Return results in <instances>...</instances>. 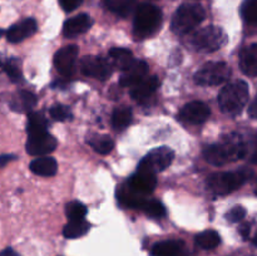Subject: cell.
I'll return each mask as SVG.
<instances>
[{"label":"cell","mask_w":257,"mask_h":256,"mask_svg":"<svg viewBox=\"0 0 257 256\" xmlns=\"http://www.w3.org/2000/svg\"><path fill=\"white\" fill-rule=\"evenodd\" d=\"M206 161L213 166H225L247 156V143L242 138L233 136L221 143L210 145L203 150Z\"/></svg>","instance_id":"obj_1"},{"label":"cell","mask_w":257,"mask_h":256,"mask_svg":"<svg viewBox=\"0 0 257 256\" xmlns=\"http://www.w3.org/2000/svg\"><path fill=\"white\" fill-rule=\"evenodd\" d=\"M248 85L243 80H235L222 88L218 95L221 110L226 114L236 115L241 113L248 100Z\"/></svg>","instance_id":"obj_2"},{"label":"cell","mask_w":257,"mask_h":256,"mask_svg":"<svg viewBox=\"0 0 257 256\" xmlns=\"http://www.w3.org/2000/svg\"><path fill=\"white\" fill-rule=\"evenodd\" d=\"M162 23V12L160 8L148 3L138 5L136 9L133 32L137 39H145L155 34Z\"/></svg>","instance_id":"obj_3"},{"label":"cell","mask_w":257,"mask_h":256,"mask_svg":"<svg viewBox=\"0 0 257 256\" xmlns=\"http://www.w3.org/2000/svg\"><path fill=\"white\" fill-rule=\"evenodd\" d=\"M206 13L198 4H183L176 10L171 23V29L175 34L185 35L192 32L205 20Z\"/></svg>","instance_id":"obj_4"},{"label":"cell","mask_w":257,"mask_h":256,"mask_svg":"<svg viewBox=\"0 0 257 256\" xmlns=\"http://www.w3.org/2000/svg\"><path fill=\"white\" fill-rule=\"evenodd\" d=\"M227 43V35L221 28L207 27L195 32L190 38V45L201 53H212Z\"/></svg>","instance_id":"obj_5"},{"label":"cell","mask_w":257,"mask_h":256,"mask_svg":"<svg viewBox=\"0 0 257 256\" xmlns=\"http://www.w3.org/2000/svg\"><path fill=\"white\" fill-rule=\"evenodd\" d=\"M250 176V171L245 170L236 172H216L207 178V187L216 195H228L240 188Z\"/></svg>","instance_id":"obj_6"},{"label":"cell","mask_w":257,"mask_h":256,"mask_svg":"<svg viewBox=\"0 0 257 256\" xmlns=\"http://www.w3.org/2000/svg\"><path fill=\"white\" fill-rule=\"evenodd\" d=\"M231 77V68L225 62H208L195 74V82L200 85H218Z\"/></svg>","instance_id":"obj_7"},{"label":"cell","mask_w":257,"mask_h":256,"mask_svg":"<svg viewBox=\"0 0 257 256\" xmlns=\"http://www.w3.org/2000/svg\"><path fill=\"white\" fill-rule=\"evenodd\" d=\"M175 153L168 147H158L148 152L138 165V171L148 173L162 172L172 163Z\"/></svg>","instance_id":"obj_8"},{"label":"cell","mask_w":257,"mask_h":256,"mask_svg":"<svg viewBox=\"0 0 257 256\" xmlns=\"http://www.w3.org/2000/svg\"><path fill=\"white\" fill-rule=\"evenodd\" d=\"M79 49L75 45H67L55 53L54 67L60 75L69 78L77 70V58Z\"/></svg>","instance_id":"obj_9"},{"label":"cell","mask_w":257,"mask_h":256,"mask_svg":"<svg viewBox=\"0 0 257 256\" xmlns=\"http://www.w3.org/2000/svg\"><path fill=\"white\" fill-rule=\"evenodd\" d=\"M80 70L87 77L104 80L112 74V65L100 57H84L80 60Z\"/></svg>","instance_id":"obj_10"},{"label":"cell","mask_w":257,"mask_h":256,"mask_svg":"<svg viewBox=\"0 0 257 256\" xmlns=\"http://www.w3.org/2000/svg\"><path fill=\"white\" fill-rule=\"evenodd\" d=\"M55 148H57V140L48 132L32 135L28 138L27 152L32 156L37 157L47 156Z\"/></svg>","instance_id":"obj_11"},{"label":"cell","mask_w":257,"mask_h":256,"mask_svg":"<svg viewBox=\"0 0 257 256\" xmlns=\"http://www.w3.org/2000/svg\"><path fill=\"white\" fill-rule=\"evenodd\" d=\"M211 114V110L208 105H206L203 102H190L181 109L180 119L185 123L190 124H201L205 122Z\"/></svg>","instance_id":"obj_12"},{"label":"cell","mask_w":257,"mask_h":256,"mask_svg":"<svg viewBox=\"0 0 257 256\" xmlns=\"http://www.w3.org/2000/svg\"><path fill=\"white\" fill-rule=\"evenodd\" d=\"M38 29V24L33 18L22 20L13 27H10L7 32V39L10 43H20L27 38L35 34Z\"/></svg>","instance_id":"obj_13"},{"label":"cell","mask_w":257,"mask_h":256,"mask_svg":"<svg viewBox=\"0 0 257 256\" xmlns=\"http://www.w3.org/2000/svg\"><path fill=\"white\" fill-rule=\"evenodd\" d=\"M127 183L133 191H136L140 195L146 196L155 191L156 185H157V178H156V175H153V173L137 171V173H135L128 180Z\"/></svg>","instance_id":"obj_14"},{"label":"cell","mask_w":257,"mask_h":256,"mask_svg":"<svg viewBox=\"0 0 257 256\" xmlns=\"http://www.w3.org/2000/svg\"><path fill=\"white\" fill-rule=\"evenodd\" d=\"M93 20L88 14H78L75 17L70 18L64 23L63 27V34L65 38H77L78 35H82L92 27Z\"/></svg>","instance_id":"obj_15"},{"label":"cell","mask_w":257,"mask_h":256,"mask_svg":"<svg viewBox=\"0 0 257 256\" xmlns=\"http://www.w3.org/2000/svg\"><path fill=\"white\" fill-rule=\"evenodd\" d=\"M148 73V64L143 60H135L131 67L123 70L122 75H120L119 84L122 87H133L137 84L138 82L146 78Z\"/></svg>","instance_id":"obj_16"},{"label":"cell","mask_w":257,"mask_h":256,"mask_svg":"<svg viewBox=\"0 0 257 256\" xmlns=\"http://www.w3.org/2000/svg\"><path fill=\"white\" fill-rule=\"evenodd\" d=\"M160 87V79L157 75H151L148 78H143L141 82L133 85L131 89V97L136 100H145L150 98Z\"/></svg>","instance_id":"obj_17"},{"label":"cell","mask_w":257,"mask_h":256,"mask_svg":"<svg viewBox=\"0 0 257 256\" xmlns=\"http://www.w3.org/2000/svg\"><path fill=\"white\" fill-rule=\"evenodd\" d=\"M240 68L243 74L257 77V44H250L241 50Z\"/></svg>","instance_id":"obj_18"},{"label":"cell","mask_w":257,"mask_h":256,"mask_svg":"<svg viewBox=\"0 0 257 256\" xmlns=\"http://www.w3.org/2000/svg\"><path fill=\"white\" fill-rule=\"evenodd\" d=\"M153 256H188L185 243L178 240H167L157 242L152 247Z\"/></svg>","instance_id":"obj_19"},{"label":"cell","mask_w":257,"mask_h":256,"mask_svg":"<svg viewBox=\"0 0 257 256\" xmlns=\"http://www.w3.org/2000/svg\"><path fill=\"white\" fill-rule=\"evenodd\" d=\"M117 197L120 205L124 206V207L138 208V210H141V207H142V205L146 201L145 196L140 195V193H137L136 191H133L132 188L128 186V183L122 185L118 188Z\"/></svg>","instance_id":"obj_20"},{"label":"cell","mask_w":257,"mask_h":256,"mask_svg":"<svg viewBox=\"0 0 257 256\" xmlns=\"http://www.w3.org/2000/svg\"><path fill=\"white\" fill-rule=\"evenodd\" d=\"M30 170L35 175L42 176V177H52L57 173L58 163L54 158L49 156H42L30 162Z\"/></svg>","instance_id":"obj_21"},{"label":"cell","mask_w":257,"mask_h":256,"mask_svg":"<svg viewBox=\"0 0 257 256\" xmlns=\"http://www.w3.org/2000/svg\"><path fill=\"white\" fill-rule=\"evenodd\" d=\"M37 104V98L32 92L28 90H20L15 97L10 100V108L15 112H29Z\"/></svg>","instance_id":"obj_22"},{"label":"cell","mask_w":257,"mask_h":256,"mask_svg":"<svg viewBox=\"0 0 257 256\" xmlns=\"http://www.w3.org/2000/svg\"><path fill=\"white\" fill-rule=\"evenodd\" d=\"M109 58L112 59L113 64L119 68L120 70H125L135 62L132 52L130 49H124V48H113V49H110Z\"/></svg>","instance_id":"obj_23"},{"label":"cell","mask_w":257,"mask_h":256,"mask_svg":"<svg viewBox=\"0 0 257 256\" xmlns=\"http://www.w3.org/2000/svg\"><path fill=\"white\" fill-rule=\"evenodd\" d=\"M90 225L83 220H70L63 228V235L67 238H78L84 236L89 231Z\"/></svg>","instance_id":"obj_24"},{"label":"cell","mask_w":257,"mask_h":256,"mask_svg":"<svg viewBox=\"0 0 257 256\" xmlns=\"http://www.w3.org/2000/svg\"><path fill=\"white\" fill-rule=\"evenodd\" d=\"M108 9L119 17L125 18L136 9V0H104Z\"/></svg>","instance_id":"obj_25"},{"label":"cell","mask_w":257,"mask_h":256,"mask_svg":"<svg viewBox=\"0 0 257 256\" xmlns=\"http://www.w3.org/2000/svg\"><path fill=\"white\" fill-rule=\"evenodd\" d=\"M48 120L44 114L40 112H30L28 115V135H38V133L48 132Z\"/></svg>","instance_id":"obj_26"},{"label":"cell","mask_w":257,"mask_h":256,"mask_svg":"<svg viewBox=\"0 0 257 256\" xmlns=\"http://www.w3.org/2000/svg\"><path fill=\"white\" fill-rule=\"evenodd\" d=\"M88 142H89L90 147L100 155H107L114 147L113 140L107 135H95L90 137Z\"/></svg>","instance_id":"obj_27"},{"label":"cell","mask_w":257,"mask_h":256,"mask_svg":"<svg viewBox=\"0 0 257 256\" xmlns=\"http://www.w3.org/2000/svg\"><path fill=\"white\" fill-rule=\"evenodd\" d=\"M196 243L205 250H213L221 243V237L216 231L207 230L196 236Z\"/></svg>","instance_id":"obj_28"},{"label":"cell","mask_w":257,"mask_h":256,"mask_svg":"<svg viewBox=\"0 0 257 256\" xmlns=\"http://www.w3.org/2000/svg\"><path fill=\"white\" fill-rule=\"evenodd\" d=\"M132 122V110L128 107H122L114 109L112 114L113 128L117 131L124 130Z\"/></svg>","instance_id":"obj_29"},{"label":"cell","mask_w":257,"mask_h":256,"mask_svg":"<svg viewBox=\"0 0 257 256\" xmlns=\"http://www.w3.org/2000/svg\"><path fill=\"white\" fill-rule=\"evenodd\" d=\"M141 210L145 213H147L148 216L155 218H161L166 215L165 206L157 200H147V198H146L145 203L142 205Z\"/></svg>","instance_id":"obj_30"},{"label":"cell","mask_w":257,"mask_h":256,"mask_svg":"<svg viewBox=\"0 0 257 256\" xmlns=\"http://www.w3.org/2000/svg\"><path fill=\"white\" fill-rule=\"evenodd\" d=\"M242 18L247 24H257V0H245L241 8Z\"/></svg>","instance_id":"obj_31"},{"label":"cell","mask_w":257,"mask_h":256,"mask_svg":"<svg viewBox=\"0 0 257 256\" xmlns=\"http://www.w3.org/2000/svg\"><path fill=\"white\" fill-rule=\"evenodd\" d=\"M65 213L69 220H83L87 215V207L79 201H72L65 207Z\"/></svg>","instance_id":"obj_32"},{"label":"cell","mask_w":257,"mask_h":256,"mask_svg":"<svg viewBox=\"0 0 257 256\" xmlns=\"http://www.w3.org/2000/svg\"><path fill=\"white\" fill-rule=\"evenodd\" d=\"M49 114L53 119L59 120V122H64L72 118V112H70V108L67 107L64 104H54L52 105V108L49 109Z\"/></svg>","instance_id":"obj_33"},{"label":"cell","mask_w":257,"mask_h":256,"mask_svg":"<svg viewBox=\"0 0 257 256\" xmlns=\"http://www.w3.org/2000/svg\"><path fill=\"white\" fill-rule=\"evenodd\" d=\"M4 70L12 82L18 83L22 80L23 74H22V70H20V67L18 65L17 60H9V62L5 63Z\"/></svg>","instance_id":"obj_34"},{"label":"cell","mask_w":257,"mask_h":256,"mask_svg":"<svg viewBox=\"0 0 257 256\" xmlns=\"http://www.w3.org/2000/svg\"><path fill=\"white\" fill-rule=\"evenodd\" d=\"M245 216L246 210L242 206H235V207H232L227 213H226V218H227L230 222H238V221L242 220Z\"/></svg>","instance_id":"obj_35"},{"label":"cell","mask_w":257,"mask_h":256,"mask_svg":"<svg viewBox=\"0 0 257 256\" xmlns=\"http://www.w3.org/2000/svg\"><path fill=\"white\" fill-rule=\"evenodd\" d=\"M83 0H59V5L64 12H73L82 5Z\"/></svg>","instance_id":"obj_36"},{"label":"cell","mask_w":257,"mask_h":256,"mask_svg":"<svg viewBox=\"0 0 257 256\" xmlns=\"http://www.w3.org/2000/svg\"><path fill=\"white\" fill-rule=\"evenodd\" d=\"M247 155H248V160H250L251 163H257V133L253 137L252 142L251 145H247Z\"/></svg>","instance_id":"obj_37"},{"label":"cell","mask_w":257,"mask_h":256,"mask_svg":"<svg viewBox=\"0 0 257 256\" xmlns=\"http://www.w3.org/2000/svg\"><path fill=\"white\" fill-rule=\"evenodd\" d=\"M250 223H242V225L240 226V233L245 240L248 238V236H250Z\"/></svg>","instance_id":"obj_38"},{"label":"cell","mask_w":257,"mask_h":256,"mask_svg":"<svg viewBox=\"0 0 257 256\" xmlns=\"http://www.w3.org/2000/svg\"><path fill=\"white\" fill-rule=\"evenodd\" d=\"M248 114H250V117L256 118L257 119V94H256L255 99H253L252 103H251L250 108H248Z\"/></svg>","instance_id":"obj_39"},{"label":"cell","mask_w":257,"mask_h":256,"mask_svg":"<svg viewBox=\"0 0 257 256\" xmlns=\"http://www.w3.org/2000/svg\"><path fill=\"white\" fill-rule=\"evenodd\" d=\"M14 156L13 155H3L0 156V167H3V166L7 165L8 162H10L12 160H14Z\"/></svg>","instance_id":"obj_40"},{"label":"cell","mask_w":257,"mask_h":256,"mask_svg":"<svg viewBox=\"0 0 257 256\" xmlns=\"http://www.w3.org/2000/svg\"><path fill=\"white\" fill-rule=\"evenodd\" d=\"M0 256H19V253L15 252V251L13 250V248L8 247V248H5V250L2 251Z\"/></svg>","instance_id":"obj_41"},{"label":"cell","mask_w":257,"mask_h":256,"mask_svg":"<svg viewBox=\"0 0 257 256\" xmlns=\"http://www.w3.org/2000/svg\"><path fill=\"white\" fill-rule=\"evenodd\" d=\"M253 243L257 246V233L255 235V237H253Z\"/></svg>","instance_id":"obj_42"},{"label":"cell","mask_w":257,"mask_h":256,"mask_svg":"<svg viewBox=\"0 0 257 256\" xmlns=\"http://www.w3.org/2000/svg\"><path fill=\"white\" fill-rule=\"evenodd\" d=\"M256 195H257V186H256Z\"/></svg>","instance_id":"obj_43"},{"label":"cell","mask_w":257,"mask_h":256,"mask_svg":"<svg viewBox=\"0 0 257 256\" xmlns=\"http://www.w3.org/2000/svg\"><path fill=\"white\" fill-rule=\"evenodd\" d=\"M0 33H2V32H0Z\"/></svg>","instance_id":"obj_44"}]
</instances>
